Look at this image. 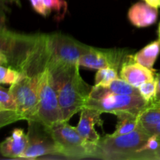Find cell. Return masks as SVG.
Returning <instances> with one entry per match:
<instances>
[{"instance_id":"obj_1","label":"cell","mask_w":160,"mask_h":160,"mask_svg":"<svg viewBox=\"0 0 160 160\" xmlns=\"http://www.w3.org/2000/svg\"><path fill=\"white\" fill-rule=\"evenodd\" d=\"M50 59L48 34H16L1 29L0 65L18 70L23 76L38 77Z\"/></svg>"},{"instance_id":"obj_2","label":"cell","mask_w":160,"mask_h":160,"mask_svg":"<svg viewBox=\"0 0 160 160\" xmlns=\"http://www.w3.org/2000/svg\"><path fill=\"white\" fill-rule=\"evenodd\" d=\"M78 63H53L48 68L56 91L62 121L68 122L84 107L92 87L81 78Z\"/></svg>"},{"instance_id":"obj_3","label":"cell","mask_w":160,"mask_h":160,"mask_svg":"<svg viewBox=\"0 0 160 160\" xmlns=\"http://www.w3.org/2000/svg\"><path fill=\"white\" fill-rule=\"evenodd\" d=\"M149 137V134L141 125L135 131L126 134L118 136L106 134L101 137L95 146L94 158L112 160L134 159Z\"/></svg>"},{"instance_id":"obj_4","label":"cell","mask_w":160,"mask_h":160,"mask_svg":"<svg viewBox=\"0 0 160 160\" xmlns=\"http://www.w3.org/2000/svg\"><path fill=\"white\" fill-rule=\"evenodd\" d=\"M147 105L148 102L140 95H119L105 92L100 86L94 85L84 107L117 117L123 113L141 114Z\"/></svg>"},{"instance_id":"obj_5","label":"cell","mask_w":160,"mask_h":160,"mask_svg":"<svg viewBox=\"0 0 160 160\" xmlns=\"http://www.w3.org/2000/svg\"><path fill=\"white\" fill-rule=\"evenodd\" d=\"M57 147L58 153L69 159L94 158L96 145L89 143L77 128L62 121L48 128Z\"/></svg>"},{"instance_id":"obj_6","label":"cell","mask_w":160,"mask_h":160,"mask_svg":"<svg viewBox=\"0 0 160 160\" xmlns=\"http://www.w3.org/2000/svg\"><path fill=\"white\" fill-rule=\"evenodd\" d=\"M33 120L40 122L47 128H51L62 121L58 95L52 83L48 68L45 69L39 80L38 105Z\"/></svg>"},{"instance_id":"obj_7","label":"cell","mask_w":160,"mask_h":160,"mask_svg":"<svg viewBox=\"0 0 160 160\" xmlns=\"http://www.w3.org/2000/svg\"><path fill=\"white\" fill-rule=\"evenodd\" d=\"M41 76H23L17 82L11 84L9 87V92L15 99L17 111L22 120L29 121L35 117L38 105V88Z\"/></svg>"},{"instance_id":"obj_8","label":"cell","mask_w":160,"mask_h":160,"mask_svg":"<svg viewBox=\"0 0 160 160\" xmlns=\"http://www.w3.org/2000/svg\"><path fill=\"white\" fill-rule=\"evenodd\" d=\"M50 59L53 63L79 64L81 56L90 51L92 47L75 40L70 36L59 33L48 34Z\"/></svg>"},{"instance_id":"obj_9","label":"cell","mask_w":160,"mask_h":160,"mask_svg":"<svg viewBox=\"0 0 160 160\" xmlns=\"http://www.w3.org/2000/svg\"><path fill=\"white\" fill-rule=\"evenodd\" d=\"M28 122V146L20 159H36L46 155H59L49 130L36 120Z\"/></svg>"},{"instance_id":"obj_10","label":"cell","mask_w":160,"mask_h":160,"mask_svg":"<svg viewBox=\"0 0 160 160\" xmlns=\"http://www.w3.org/2000/svg\"><path fill=\"white\" fill-rule=\"evenodd\" d=\"M126 49L122 48H98L92 47L90 51L81 56L80 67L99 70L112 67L119 71L129 56Z\"/></svg>"},{"instance_id":"obj_11","label":"cell","mask_w":160,"mask_h":160,"mask_svg":"<svg viewBox=\"0 0 160 160\" xmlns=\"http://www.w3.org/2000/svg\"><path fill=\"white\" fill-rule=\"evenodd\" d=\"M156 74L155 70H150L136 62L131 54L128 56L120 70V78L136 88H138L144 82L155 80Z\"/></svg>"},{"instance_id":"obj_12","label":"cell","mask_w":160,"mask_h":160,"mask_svg":"<svg viewBox=\"0 0 160 160\" xmlns=\"http://www.w3.org/2000/svg\"><path fill=\"white\" fill-rule=\"evenodd\" d=\"M102 113L96 109L84 107L81 111V116L76 127L79 134L89 143L97 145L99 142V134L95 131V124L102 126L103 121L101 119Z\"/></svg>"},{"instance_id":"obj_13","label":"cell","mask_w":160,"mask_h":160,"mask_svg":"<svg viewBox=\"0 0 160 160\" xmlns=\"http://www.w3.org/2000/svg\"><path fill=\"white\" fill-rule=\"evenodd\" d=\"M158 8L146 2H137L128 11L130 22L137 28H146L154 24L158 19Z\"/></svg>"},{"instance_id":"obj_14","label":"cell","mask_w":160,"mask_h":160,"mask_svg":"<svg viewBox=\"0 0 160 160\" xmlns=\"http://www.w3.org/2000/svg\"><path fill=\"white\" fill-rule=\"evenodd\" d=\"M28 138L23 130L15 129L9 137L0 145L2 156L7 158H19L23 155L28 146Z\"/></svg>"},{"instance_id":"obj_15","label":"cell","mask_w":160,"mask_h":160,"mask_svg":"<svg viewBox=\"0 0 160 160\" xmlns=\"http://www.w3.org/2000/svg\"><path fill=\"white\" fill-rule=\"evenodd\" d=\"M22 120L17 111V103L9 89L0 88V128Z\"/></svg>"},{"instance_id":"obj_16","label":"cell","mask_w":160,"mask_h":160,"mask_svg":"<svg viewBox=\"0 0 160 160\" xmlns=\"http://www.w3.org/2000/svg\"><path fill=\"white\" fill-rule=\"evenodd\" d=\"M160 53V40L151 42L143 48L133 55V59L138 63L150 69L154 70L153 67Z\"/></svg>"},{"instance_id":"obj_17","label":"cell","mask_w":160,"mask_h":160,"mask_svg":"<svg viewBox=\"0 0 160 160\" xmlns=\"http://www.w3.org/2000/svg\"><path fill=\"white\" fill-rule=\"evenodd\" d=\"M140 114L123 113L117 116V121L116 130L111 136H118L126 134L135 131L140 126Z\"/></svg>"},{"instance_id":"obj_18","label":"cell","mask_w":160,"mask_h":160,"mask_svg":"<svg viewBox=\"0 0 160 160\" xmlns=\"http://www.w3.org/2000/svg\"><path fill=\"white\" fill-rule=\"evenodd\" d=\"M100 87L105 92H112L119 95H140L138 88L134 87L122 78H119L112 81L106 87H102V86Z\"/></svg>"},{"instance_id":"obj_19","label":"cell","mask_w":160,"mask_h":160,"mask_svg":"<svg viewBox=\"0 0 160 160\" xmlns=\"http://www.w3.org/2000/svg\"><path fill=\"white\" fill-rule=\"evenodd\" d=\"M140 124L143 126L146 125H153L160 123V102H150L145 109L141 112Z\"/></svg>"},{"instance_id":"obj_20","label":"cell","mask_w":160,"mask_h":160,"mask_svg":"<svg viewBox=\"0 0 160 160\" xmlns=\"http://www.w3.org/2000/svg\"><path fill=\"white\" fill-rule=\"evenodd\" d=\"M118 70L112 67H104L98 70L95 74V85L106 87L112 81L118 78Z\"/></svg>"},{"instance_id":"obj_21","label":"cell","mask_w":160,"mask_h":160,"mask_svg":"<svg viewBox=\"0 0 160 160\" xmlns=\"http://www.w3.org/2000/svg\"><path fill=\"white\" fill-rule=\"evenodd\" d=\"M23 77L20 72L9 67L0 65V82L1 84H12Z\"/></svg>"},{"instance_id":"obj_22","label":"cell","mask_w":160,"mask_h":160,"mask_svg":"<svg viewBox=\"0 0 160 160\" xmlns=\"http://www.w3.org/2000/svg\"><path fill=\"white\" fill-rule=\"evenodd\" d=\"M138 88L139 92H140L141 96L147 102H152L156 98V88H157L156 79L144 82Z\"/></svg>"},{"instance_id":"obj_23","label":"cell","mask_w":160,"mask_h":160,"mask_svg":"<svg viewBox=\"0 0 160 160\" xmlns=\"http://www.w3.org/2000/svg\"><path fill=\"white\" fill-rule=\"evenodd\" d=\"M47 9L51 11H55L57 12L56 17L59 19H62L67 12L68 6L65 0H43Z\"/></svg>"},{"instance_id":"obj_24","label":"cell","mask_w":160,"mask_h":160,"mask_svg":"<svg viewBox=\"0 0 160 160\" xmlns=\"http://www.w3.org/2000/svg\"><path fill=\"white\" fill-rule=\"evenodd\" d=\"M160 146V139L158 138L156 135H151L147 140L146 143L140 148L138 152L144 151H154Z\"/></svg>"},{"instance_id":"obj_25","label":"cell","mask_w":160,"mask_h":160,"mask_svg":"<svg viewBox=\"0 0 160 160\" xmlns=\"http://www.w3.org/2000/svg\"><path fill=\"white\" fill-rule=\"evenodd\" d=\"M134 159H157L160 160V146L154 151H144L138 152Z\"/></svg>"},{"instance_id":"obj_26","label":"cell","mask_w":160,"mask_h":160,"mask_svg":"<svg viewBox=\"0 0 160 160\" xmlns=\"http://www.w3.org/2000/svg\"><path fill=\"white\" fill-rule=\"evenodd\" d=\"M31 1L32 7L38 13L41 14V15L46 17L49 13V10L47 9L45 6V3H44L43 0H30Z\"/></svg>"},{"instance_id":"obj_27","label":"cell","mask_w":160,"mask_h":160,"mask_svg":"<svg viewBox=\"0 0 160 160\" xmlns=\"http://www.w3.org/2000/svg\"><path fill=\"white\" fill-rule=\"evenodd\" d=\"M141 126L149 134L150 136L156 135L158 138L160 139V123L153 125H146V126L141 125Z\"/></svg>"},{"instance_id":"obj_28","label":"cell","mask_w":160,"mask_h":160,"mask_svg":"<svg viewBox=\"0 0 160 160\" xmlns=\"http://www.w3.org/2000/svg\"><path fill=\"white\" fill-rule=\"evenodd\" d=\"M156 82H157V88H156V98L153 100L156 102H160V72L156 74Z\"/></svg>"},{"instance_id":"obj_29","label":"cell","mask_w":160,"mask_h":160,"mask_svg":"<svg viewBox=\"0 0 160 160\" xmlns=\"http://www.w3.org/2000/svg\"><path fill=\"white\" fill-rule=\"evenodd\" d=\"M145 2L148 3V5H150V6H153V7H160V0H145Z\"/></svg>"},{"instance_id":"obj_30","label":"cell","mask_w":160,"mask_h":160,"mask_svg":"<svg viewBox=\"0 0 160 160\" xmlns=\"http://www.w3.org/2000/svg\"><path fill=\"white\" fill-rule=\"evenodd\" d=\"M158 34H159V39L160 40V22L159 24V29H158Z\"/></svg>"}]
</instances>
